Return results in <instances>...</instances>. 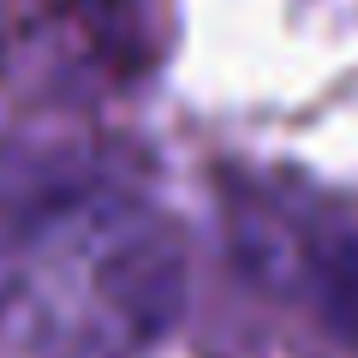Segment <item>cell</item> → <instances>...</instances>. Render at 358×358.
<instances>
[{"label": "cell", "instance_id": "obj_1", "mask_svg": "<svg viewBox=\"0 0 358 358\" xmlns=\"http://www.w3.org/2000/svg\"><path fill=\"white\" fill-rule=\"evenodd\" d=\"M48 281L78 287V322L143 341L173 322L185 293V257L162 221L108 209L78 233V245H66V268H48Z\"/></svg>", "mask_w": 358, "mask_h": 358}, {"label": "cell", "instance_id": "obj_2", "mask_svg": "<svg viewBox=\"0 0 358 358\" xmlns=\"http://www.w3.org/2000/svg\"><path fill=\"white\" fill-rule=\"evenodd\" d=\"M317 305H322V322L358 346V233L329 239L317 251Z\"/></svg>", "mask_w": 358, "mask_h": 358}]
</instances>
